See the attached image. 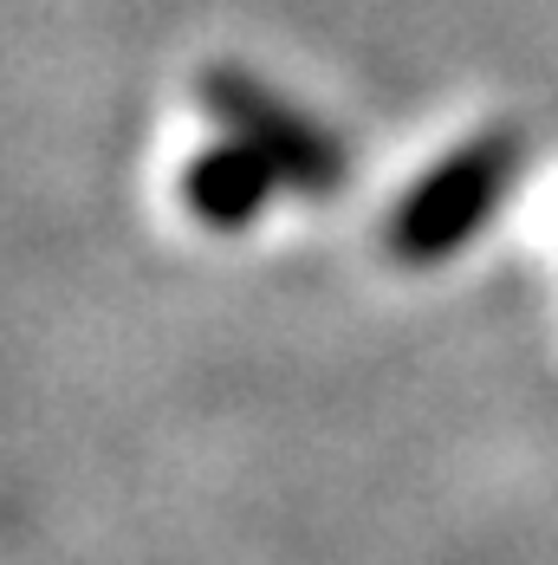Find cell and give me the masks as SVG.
I'll use <instances>...</instances> for the list:
<instances>
[{
  "label": "cell",
  "instance_id": "6da1fadb",
  "mask_svg": "<svg viewBox=\"0 0 558 565\" xmlns=\"http://www.w3.org/2000/svg\"><path fill=\"white\" fill-rule=\"evenodd\" d=\"M513 170H519V137H474L468 150H454L442 170H429L403 195L390 222V254L409 267L448 260L501 209V195L513 189Z\"/></svg>",
  "mask_w": 558,
  "mask_h": 565
},
{
  "label": "cell",
  "instance_id": "7a4b0ae2",
  "mask_svg": "<svg viewBox=\"0 0 558 565\" xmlns=\"http://www.w3.org/2000/svg\"><path fill=\"white\" fill-rule=\"evenodd\" d=\"M202 92H208L215 117L234 130V143L260 150L279 170L286 189H299V195H332L337 182H344V150H337V137H325L319 124H305L292 105H279L273 92L254 85L247 72H208Z\"/></svg>",
  "mask_w": 558,
  "mask_h": 565
},
{
  "label": "cell",
  "instance_id": "3957f363",
  "mask_svg": "<svg viewBox=\"0 0 558 565\" xmlns=\"http://www.w3.org/2000/svg\"><path fill=\"white\" fill-rule=\"evenodd\" d=\"M273 189H286L279 170L260 150H247V143H215V150H202L189 163V175H182V202L208 227H247L267 209Z\"/></svg>",
  "mask_w": 558,
  "mask_h": 565
}]
</instances>
